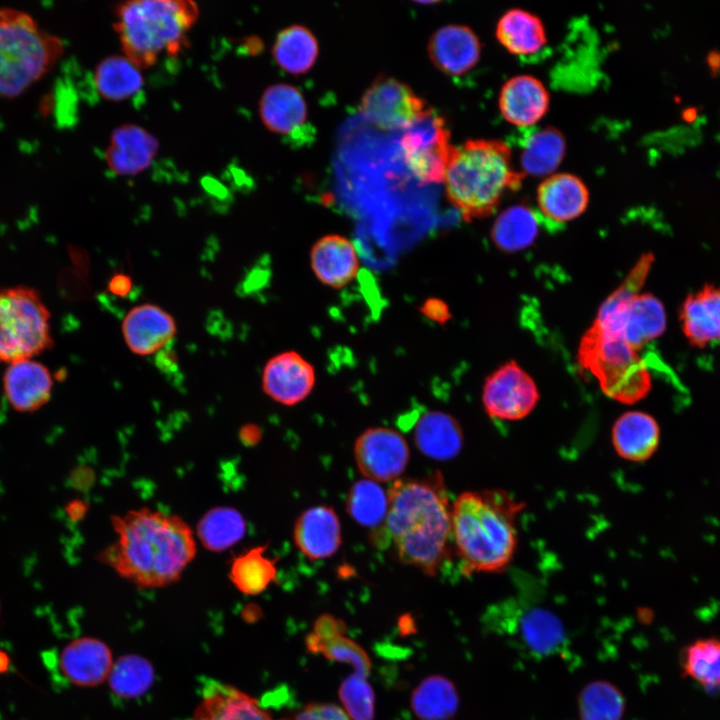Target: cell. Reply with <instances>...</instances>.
<instances>
[{
  "label": "cell",
  "instance_id": "obj_8",
  "mask_svg": "<svg viewBox=\"0 0 720 720\" xmlns=\"http://www.w3.org/2000/svg\"><path fill=\"white\" fill-rule=\"evenodd\" d=\"M578 359L596 377L602 391L616 401L633 404L650 390L649 371L637 350L594 325L581 340Z\"/></svg>",
  "mask_w": 720,
  "mask_h": 720
},
{
  "label": "cell",
  "instance_id": "obj_36",
  "mask_svg": "<svg viewBox=\"0 0 720 720\" xmlns=\"http://www.w3.org/2000/svg\"><path fill=\"white\" fill-rule=\"evenodd\" d=\"M683 676L707 690L720 689V639L706 637L688 644L681 652Z\"/></svg>",
  "mask_w": 720,
  "mask_h": 720
},
{
  "label": "cell",
  "instance_id": "obj_21",
  "mask_svg": "<svg viewBox=\"0 0 720 720\" xmlns=\"http://www.w3.org/2000/svg\"><path fill=\"white\" fill-rule=\"evenodd\" d=\"M293 537L296 547L310 560L328 558L341 546L339 518L329 506L311 507L298 517Z\"/></svg>",
  "mask_w": 720,
  "mask_h": 720
},
{
  "label": "cell",
  "instance_id": "obj_42",
  "mask_svg": "<svg viewBox=\"0 0 720 720\" xmlns=\"http://www.w3.org/2000/svg\"><path fill=\"white\" fill-rule=\"evenodd\" d=\"M305 644L307 649L314 654H322L331 661L350 664L358 675L367 678L371 671L372 663L367 652L358 643L344 635L322 641L310 633L306 637Z\"/></svg>",
  "mask_w": 720,
  "mask_h": 720
},
{
  "label": "cell",
  "instance_id": "obj_26",
  "mask_svg": "<svg viewBox=\"0 0 720 720\" xmlns=\"http://www.w3.org/2000/svg\"><path fill=\"white\" fill-rule=\"evenodd\" d=\"M611 439L618 456L631 462H643L657 450L660 428L651 415L628 411L615 421Z\"/></svg>",
  "mask_w": 720,
  "mask_h": 720
},
{
  "label": "cell",
  "instance_id": "obj_5",
  "mask_svg": "<svg viewBox=\"0 0 720 720\" xmlns=\"http://www.w3.org/2000/svg\"><path fill=\"white\" fill-rule=\"evenodd\" d=\"M198 16L190 0H132L117 5L113 27L123 55L143 70L186 47Z\"/></svg>",
  "mask_w": 720,
  "mask_h": 720
},
{
  "label": "cell",
  "instance_id": "obj_11",
  "mask_svg": "<svg viewBox=\"0 0 720 720\" xmlns=\"http://www.w3.org/2000/svg\"><path fill=\"white\" fill-rule=\"evenodd\" d=\"M428 108L408 85L386 76L377 78L360 100L361 114L384 130H405Z\"/></svg>",
  "mask_w": 720,
  "mask_h": 720
},
{
  "label": "cell",
  "instance_id": "obj_29",
  "mask_svg": "<svg viewBox=\"0 0 720 720\" xmlns=\"http://www.w3.org/2000/svg\"><path fill=\"white\" fill-rule=\"evenodd\" d=\"M496 36L506 50L517 56L536 54L547 40L541 20L522 9H510L503 14L496 27Z\"/></svg>",
  "mask_w": 720,
  "mask_h": 720
},
{
  "label": "cell",
  "instance_id": "obj_13",
  "mask_svg": "<svg viewBox=\"0 0 720 720\" xmlns=\"http://www.w3.org/2000/svg\"><path fill=\"white\" fill-rule=\"evenodd\" d=\"M354 458L361 474L375 482L400 476L409 460V447L396 430L373 427L365 430L354 444Z\"/></svg>",
  "mask_w": 720,
  "mask_h": 720
},
{
  "label": "cell",
  "instance_id": "obj_19",
  "mask_svg": "<svg viewBox=\"0 0 720 720\" xmlns=\"http://www.w3.org/2000/svg\"><path fill=\"white\" fill-rule=\"evenodd\" d=\"M3 388L10 405L20 412H33L45 405L52 393L53 378L49 369L33 359L8 365Z\"/></svg>",
  "mask_w": 720,
  "mask_h": 720
},
{
  "label": "cell",
  "instance_id": "obj_37",
  "mask_svg": "<svg viewBox=\"0 0 720 720\" xmlns=\"http://www.w3.org/2000/svg\"><path fill=\"white\" fill-rule=\"evenodd\" d=\"M267 546H257L234 558L229 577L243 594L258 595L275 580V561L265 555Z\"/></svg>",
  "mask_w": 720,
  "mask_h": 720
},
{
  "label": "cell",
  "instance_id": "obj_41",
  "mask_svg": "<svg viewBox=\"0 0 720 720\" xmlns=\"http://www.w3.org/2000/svg\"><path fill=\"white\" fill-rule=\"evenodd\" d=\"M154 675L153 666L146 658L124 655L114 662L107 680L114 695L128 699L145 694L153 684Z\"/></svg>",
  "mask_w": 720,
  "mask_h": 720
},
{
  "label": "cell",
  "instance_id": "obj_35",
  "mask_svg": "<svg viewBox=\"0 0 720 720\" xmlns=\"http://www.w3.org/2000/svg\"><path fill=\"white\" fill-rule=\"evenodd\" d=\"M246 532L242 514L231 507H215L207 511L197 524L201 544L211 552H221L239 542Z\"/></svg>",
  "mask_w": 720,
  "mask_h": 720
},
{
  "label": "cell",
  "instance_id": "obj_45",
  "mask_svg": "<svg viewBox=\"0 0 720 720\" xmlns=\"http://www.w3.org/2000/svg\"><path fill=\"white\" fill-rule=\"evenodd\" d=\"M346 625L341 619L331 615H320L314 622L312 633L322 641L344 635Z\"/></svg>",
  "mask_w": 720,
  "mask_h": 720
},
{
  "label": "cell",
  "instance_id": "obj_32",
  "mask_svg": "<svg viewBox=\"0 0 720 720\" xmlns=\"http://www.w3.org/2000/svg\"><path fill=\"white\" fill-rule=\"evenodd\" d=\"M566 151L562 133L552 127L529 133L521 144L520 164L530 176H548L561 163Z\"/></svg>",
  "mask_w": 720,
  "mask_h": 720
},
{
  "label": "cell",
  "instance_id": "obj_43",
  "mask_svg": "<svg viewBox=\"0 0 720 720\" xmlns=\"http://www.w3.org/2000/svg\"><path fill=\"white\" fill-rule=\"evenodd\" d=\"M338 694L352 720H374L375 693L366 677L356 673L348 676L342 681Z\"/></svg>",
  "mask_w": 720,
  "mask_h": 720
},
{
  "label": "cell",
  "instance_id": "obj_33",
  "mask_svg": "<svg viewBox=\"0 0 720 720\" xmlns=\"http://www.w3.org/2000/svg\"><path fill=\"white\" fill-rule=\"evenodd\" d=\"M318 53L319 46L314 34L307 27L298 24L281 30L272 47L275 62L294 75L308 72Z\"/></svg>",
  "mask_w": 720,
  "mask_h": 720
},
{
  "label": "cell",
  "instance_id": "obj_17",
  "mask_svg": "<svg viewBox=\"0 0 720 720\" xmlns=\"http://www.w3.org/2000/svg\"><path fill=\"white\" fill-rule=\"evenodd\" d=\"M175 333L173 317L154 304L133 307L122 322V334L128 348L140 356L162 350Z\"/></svg>",
  "mask_w": 720,
  "mask_h": 720
},
{
  "label": "cell",
  "instance_id": "obj_16",
  "mask_svg": "<svg viewBox=\"0 0 720 720\" xmlns=\"http://www.w3.org/2000/svg\"><path fill=\"white\" fill-rule=\"evenodd\" d=\"M59 668L70 683L95 687L108 679L113 667L110 648L101 640L81 637L69 642L60 652Z\"/></svg>",
  "mask_w": 720,
  "mask_h": 720
},
{
  "label": "cell",
  "instance_id": "obj_30",
  "mask_svg": "<svg viewBox=\"0 0 720 720\" xmlns=\"http://www.w3.org/2000/svg\"><path fill=\"white\" fill-rule=\"evenodd\" d=\"M99 96L109 101H123L135 96L144 86V76L124 55L103 58L93 76Z\"/></svg>",
  "mask_w": 720,
  "mask_h": 720
},
{
  "label": "cell",
  "instance_id": "obj_38",
  "mask_svg": "<svg viewBox=\"0 0 720 720\" xmlns=\"http://www.w3.org/2000/svg\"><path fill=\"white\" fill-rule=\"evenodd\" d=\"M520 630L526 645L534 653L543 656L556 652L566 638L559 617L542 607L530 608L522 615Z\"/></svg>",
  "mask_w": 720,
  "mask_h": 720
},
{
  "label": "cell",
  "instance_id": "obj_34",
  "mask_svg": "<svg viewBox=\"0 0 720 720\" xmlns=\"http://www.w3.org/2000/svg\"><path fill=\"white\" fill-rule=\"evenodd\" d=\"M539 231V217L525 205H514L498 215L491 230L495 245L506 252L529 247Z\"/></svg>",
  "mask_w": 720,
  "mask_h": 720
},
{
  "label": "cell",
  "instance_id": "obj_7",
  "mask_svg": "<svg viewBox=\"0 0 720 720\" xmlns=\"http://www.w3.org/2000/svg\"><path fill=\"white\" fill-rule=\"evenodd\" d=\"M653 261L644 255L624 282L601 305L593 325L617 336L638 350L660 336L666 327L662 303L653 295L639 294Z\"/></svg>",
  "mask_w": 720,
  "mask_h": 720
},
{
  "label": "cell",
  "instance_id": "obj_15",
  "mask_svg": "<svg viewBox=\"0 0 720 720\" xmlns=\"http://www.w3.org/2000/svg\"><path fill=\"white\" fill-rule=\"evenodd\" d=\"M158 139L137 124L115 128L105 150V162L116 175L136 176L148 169L159 151Z\"/></svg>",
  "mask_w": 720,
  "mask_h": 720
},
{
  "label": "cell",
  "instance_id": "obj_14",
  "mask_svg": "<svg viewBox=\"0 0 720 720\" xmlns=\"http://www.w3.org/2000/svg\"><path fill=\"white\" fill-rule=\"evenodd\" d=\"M314 367L295 351H286L267 361L262 373L263 391L274 401L292 406L313 390Z\"/></svg>",
  "mask_w": 720,
  "mask_h": 720
},
{
  "label": "cell",
  "instance_id": "obj_23",
  "mask_svg": "<svg viewBox=\"0 0 720 720\" xmlns=\"http://www.w3.org/2000/svg\"><path fill=\"white\" fill-rule=\"evenodd\" d=\"M310 264L318 280L337 289L349 284L359 271L354 244L337 234L323 236L313 244Z\"/></svg>",
  "mask_w": 720,
  "mask_h": 720
},
{
  "label": "cell",
  "instance_id": "obj_3",
  "mask_svg": "<svg viewBox=\"0 0 720 720\" xmlns=\"http://www.w3.org/2000/svg\"><path fill=\"white\" fill-rule=\"evenodd\" d=\"M525 507L507 491H465L452 505V539L461 570L501 573L518 545L517 517Z\"/></svg>",
  "mask_w": 720,
  "mask_h": 720
},
{
  "label": "cell",
  "instance_id": "obj_18",
  "mask_svg": "<svg viewBox=\"0 0 720 720\" xmlns=\"http://www.w3.org/2000/svg\"><path fill=\"white\" fill-rule=\"evenodd\" d=\"M428 53L432 63L441 72L461 75L478 62L481 44L478 36L468 26L448 24L432 34Z\"/></svg>",
  "mask_w": 720,
  "mask_h": 720
},
{
  "label": "cell",
  "instance_id": "obj_40",
  "mask_svg": "<svg viewBox=\"0 0 720 720\" xmlns=\"http://www.w3.org/2000/svg\"><path fill=\"white\" fill-rule=\"evenodd\" d=\"M577 702L581 720H621L625 711L622 692L605 680H595L585 685Z\"/></svg>",
  "mask_w": 720,
  "mask_h": 720
},
{
  "label": "cell",
  "instance_id": "obj_44",
  "mask_svg": "<svg viewBox=\"0 0 720 720\" xmlns=\"http://www.w3.org/2000/svg\"><path fill=\"white\" fill-rule=\"evenodd\" d=\"M294 720H349V716L334 704L311 703L299 711Z\"/></svg>",
  "mask_w": 720,
  "mask_h": 720
},
{
  "label": "cell",
  "instance_id": "obj_1",
  "mask_svg": "<svg viewBox=\"0 0 720 720\" xmlns=\"http://www.w3.org/2000/svg\"><path fill=\"white\" fill-rule=\"evenodd\" d=\"M115 541L101 560L140 588L175 583L197 552L191 527L179 516L142 507L111 518Z\"/></svg>",
  "mask_w": 720,
  "mask_h": 720
},
{
  "label": "cell",
  "instance_id": "obj_4",
  "mask_svg": "<svg viewBox=\"0 0 720 720\" xmlns=\"http://www.w3.org/2000/svg\"><path fill=\"white\" fill-rule=\"evenodd\" d=\"M509 147L498 140H468L454 147L444 175L450 203L466 220L493 213L504 194L521 184Z\"/></svg>",
  "mask_w": 720,
  "mask_h": 720
},
{
  "label": "cell",
  "instance_id": "obj_6",
  "mask_svg": "<svg viewBox=\"0 0 720 720\" xmlns=\"http://www.w3.org/2000/svg\"><path fill=\"white\" fill-rule=\"evenodd\" d=\"M63 41L33 16L0 8V98H16L44 78L64 54Z\"/></svg>",
  "mask_w": 720,
  "mask_h": 720
},
{
  "label": "cell",
  "instance_id": "obj_46",
  "mask_svg": "<svg viewBox=\"0 0 720 720\" xmlns=\"http://www.w3.org/2000/svg\"><path fill=\"white\" fill-rule=\"evenodd\" d=\"M131 289V278L124 273L115 274L108 283V290L115 296H127Z\"/></svg>",
  "mask_w": 720,
  "mask_h": 720
},
{
  "label": "cell",
  "instance_id": "obj_10",
  "mask_svg": "<svg viewBox=\"0 0 720 720\" xmlns=\"http://www.w3.org/2000/svg\"><path fill=\"white\" fill-rule=\"evenodd\" d=\"M444 119L428 108L403 130L400 140L405 163L413 175L425 184L443 182L453 146Z\"/></svg>",
  "mask_w": 720,
  "mask_h": 720
},
{
  "label": "cell",
  "instance_id": "obj_9",
  "mask_svg": "<svg viewBox=\"0 0 720 720\" xmlns=\"http://www.w3.org/2000/svg\"><path fill=\"white\" fill-rule=\"evenodd\" d=\"M53 345L50 312L29 287L0 289V362L32 359Z\"/></svg>",
  "mask_w": 720,
  "mask_h": 720
},
{
  "label": "cell",
  "instance_id": "obj_24",
  "mask_svg": "<svg viewBox=\"0 0 720 720\" xmlns=\"http://www.w3.org/2000/svg\"><path fill=\"white\" fill-rule=\"evenodd\" d=\"M549 94L544 84L530 75L509 79L499 95V108L509 123L527 127L538 122L548 111Z\"/></svg>",
  "mask_w": 720,
  "mask_h": 720
},
{
  "label": "cell",
  "instance_id": "obj_22",
  "mask_svg": "<svg viewBox=\"0 0 720 720\" xmlns=\"http://www.w3.org/2000/svg\"><path fill=\"white\" fill-rule=\"evenodd\" d=\"M588 202L586 185L580 178L568 173L550 175L537 190L541 215L553 224H563L577 218L585 211Z\"/></svg>",
  "mask_w": 720,
  "mask_h": 720
},
{
  "label": "cell",
  "instance_id": "obj_12",
  "mask_svg": "<svg viewBox=\"0 0 720 720\" xmlns=\"http://www.w3.org/2000/svg\"><path fill=\"white\" fill-rule=\"evenodd\" d=\"M539 401L533 379L510 361L487 377L482 393L486 413L495 419L516 421L528 416Z\"/></svg>",
  "mask_w": 720,
  "mask_h": 720
},
{
  "label": "cell",
  "instance_id": "obj_27",
  "mask_svg": "<svg viewBox=\"0 0 720 720\" xmlns=\"http://www.w3.org/2000/svg\"><path fill=\"white\" fill-rule=\"evenodd\" d=\"M192 720H273L248 694L227 684L212 683L204 690Z\"/></svg>",
  "mask_w": 720,
  "mask_h": 720
},
{
  "label": "cell",
  "instance_id": "obj_2",
  "mask_svg": "<svg viewBox=\"0 0 720 720\" xmlns=\"http://www.w3.org/2000/svg\"><path fill=\"white\" fill-rule=\"evenodd\" d=\"M387 493L383 535L403 563L436 575L449 557L452 538V505L441 473L396 480Z\"/></svg>",
  "mask_w": 720,
  "mask_h": 720
},
{
  "label": "cell",
  "instance_id": "obj_25",
  "mask_svg": "<svg viewBox=\"0 0 720 720\" xmlns=\"http://www.w3.org/2000/svg\"><path fill=\"white\" fill-rule=\"evenodd\" d=\"M259 115L271 132L294 135L305 127L308 110L302 93L296 87L277 83L264 90L259 101Z\"/></svg>",
  "mask_w": 720,
  "mask_h": 720
},
{
  "label": "cell",
  "instance_id": "obj_39",
  "mask_svg": "<svg viewBox=\"0 0 720 720\" xmlns=\"http://www.w3.org/2000/svg\"><path fill=\"white\" fill-rule=\"evenodd\" d=\"M346 510L353 520L364 527L384 526L388 512V493L375 481L359 480L347 494Z\"/></svg>",
  "mask_w": 720,
  "mask_h": 720
},
{
  "label": "cell",
  "instance_id": "obj_31",
  "mask_svg": "<svg viewBox=\"0 0 720 720\" xmlns=\"http://www.w3.org/2000/svg\"><path fill=\"white\" fill-rule=\"evenodd\" d=\"M459 695L454 683L442 675H430L413 690L410 706L420 720H450L458 711Z\"/></svg>",
  "mask_w": 720,
  "mask_h": 720
},
{
  "label": "cell",
  "instance_id": "obj_47",
  "mask_svg": "<svg viewBox=\"0 0 720 720\" xmlns=\"http://www.w3.org/2000/svg\"><path fill=\"white\" fill-rule=\"evenodd\" d=\"M11 666V659L9 654L0 649V674L7 673Z\"/></svg>",
  "mask_w": 720,
  "mask_h": 720
},
{
  "label": "cell",
  "instance_id": "obj_20",
  "mask_svg": "<svg viewBox=\"0 0 720 720\" xmlns=\"http://www.w3.org/2000/svg\"><path fill=\"white\" fill-rule=\"evenodd\" d=\"M679 320L688 342L699 348L720 341V285L708 284L683 300Z\"/></svg>",
  "mask_w": 720,
  "mask_h": 720
},
{
  "label": "cell",
  "instance_id": "obj_28",
  "mask_svg": "<svg viewBox=\"0 0 720 720\" xmlns=\"http://www.w3.org/2000/svg\"><path fill=\"white\" fill-rule=\"evenodd\" d=\"M414 441L425 456L445 461L460 453L464 437L453 416L442 411H429L417 420Z\"/></svg>",
  "mask_w": 720,
  "mask_h": 720
}]
</instances>
